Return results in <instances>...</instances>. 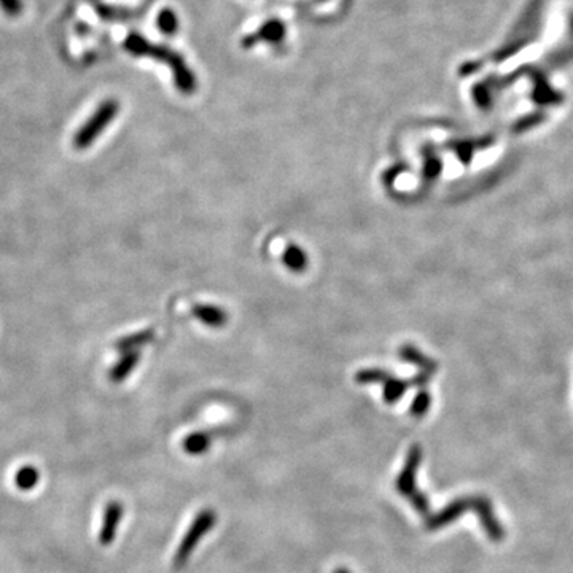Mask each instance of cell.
Here are the masks:
<instances>
[{"instance_id":"obj_13","label":"cell","mask_w":573,"mask_h":573,"mask_svg":"<svg viewBox=\"0 0 573 573\" xmlns=\"http://www.w3.org/2000/svg\"><path fill=\"white\" fill-rule=\"evenodd\" d=\"M284 261H285V265L292 269V271H302L307 263V258H306V255L302 253V250L293 246L285 250Z\"/></svg>"},{"instance_id":"obj_19","label":"cell","mask_w":573,"mask_h":573,"mask_svg":"<svg viewBox=\"0 0 573 573\" xmlns=\"http://www.w3.org/2000/svg\"><path fill=\"white\" fill-rule=\"evenodd\" d=\"M160 26L164 32H170L174 29V16L169 11H164L160 18Z\"/></svg>"},{"instance_id":"obj_14","label":"cell","mask_w":573,"mask_h":573,"mask_svg":"<svg viewBox=\"0 0 573 573\" xmlns=\"http://www.w3.org/2000/svg\"><path fill=\"white\" fill-rule=\"evenodd\" d=\"M388 378L391 376L381 370H365L357 374V381L360 384H382V382L386 384Z\"/></svg>"},{"instance_id":"obj_5","label":"cell","mask_w":573,"mask_h":573,"mask_svg":"<svg viewBox=\"0 0 573 573\" xmlns=\"http://www.w3.org/2000/svg\"><path fill=\"white\" fill-rule=\"evenodd\" d=\"M473 511L478 515L489 540H492V542H502L505 538V529L496 518V515H493V508L489 500L483 496H475V508H473Z\"/></svg>"},{"instance_id":"obj_16","label":"cell","mask_w":573,"mask_h":573,"mask_svg":"<svg viewBox=\"0 0 573 573\" xmlns=\"http://www.w3.org/2000/svg\"><path fill=\"white\" fill-rule=\"evenodd\" d=\"M401 355H403V359L405 360H410V361H413V364H418V365H422V366H427V368H435V365L432 364V361H429L427 359H424V355H420L416 349H413V347H405L403 351H401ZM435 371V370H433Z\"/></svg>"},{"instance_id":"obj_2","label":"cell","mask_w":573,"mask_h":573,"mask_svg":"<svg viewBox=\"0 0 573 573\" xmlns=\"http://www.w3.org/2000/svg\"><path fill=\"white\" fill-rule=\"evenodd\" d=\"M118 111H120V104L115 99H107L94 110L87 121H84L80 129L74 134L72 145L77 150H87L96 142V139L101 136L109 124L115 120Z\"/></svg>"},{"instance_id":"obj_10","label":"cell","mask_w":573,"mask_h":573,"mask_svg":"<svg viewBox=\"0 0 573 573\" xmlns=\"http://www.w3.org/2000/svg\"><path fill=\"white\" fill-rule=\"evenodd\" d=\"M210 447V435L204 432L191 433L183 440V449L191 456H200L202 452H207Z\"/></svg>"},{"instance_id":"obj_3","label":"cell","mask_w":573,"mask_h":573,"mask_svg":"<svg viewBox=\"0 0 573 573\" xmlns=\"http://www.w3.org/2000/svg\"><path fill=\"white\" fill-rule=\"evenodd\" d=\"M217 521V515L214 510L206 508L197 513V516L195 518V521L191 523L190 529L187 530L185 537L179 545V548L175 551L174 556V567L182 569L183 565L188 562L190 556L193 555V551L196 548V545L200 543V540L206 535V533L212 529Z\"/></svg>"},{"instance_id":"obj_11","label":"cell","mask_w":573,"mask_h":573,"mask_svg":"<svg viewBox=\"0 0 573 573\" xmlns=\"http://www.w3.org/2000/svg\"><path fill=\"white\" fill-rule=\"evenodd\" d=\"M38 479H40V473L36 469V466L32 465H26L21 466V469L18 470L16 476H15V483L18 486V489L21 491H31L34 489L37 486Z\"/></svg>"},{"instance_id":"obj_6","label":"cell","mask_w":573,"mask_h":573,"mask_svg":"<svg viewBox=\"0 0 573 573\" xmlns=\"http://www.w3.org/2000/svg\"><path fill=\"white\" fill-rule=\"evenodd\" d=\"M121 516H123V505L120 502H110L105 506L101 532H99V543L107 546L114 542L116 537L118 525H120L121 521Z\"/></svg>"},{"instance_id":"obj_1","label":"cell","mask_w":573,"mask_h":573,"mask_svg":"<svg viewBox=\"0 0 573 573\" xmlns=\"http://www.w3.org/2000/svg\"><path fill=\"white\" fill-rule=\"evenodd\" d=\"M420 464H422V447L419 444H413L411 449L406 454V462L403 470H401L397 481H395V487H397V491L401 496L410 500L414 510H416L419 515H429L430 510L429 500H427L424 493L418 491L416 487V475Z\"/></svg>"},{"instance_id":"obj_4","label":"cell","mask_w":573,"mask_h":573,"mask_svg":"<svg viewBox=\"0 0 573 573\" xmlns=\"http://www.w3.org/2000/svg\"><path fill=\"white\" fill-rule=\"evenodd\" d=\"M475 508V496L473 497H462L452 500L449 505H446L443 510L435 513L433 516L427 519V529L429 530H438L441 527L451 524L456 521L466 511H473Z\"/></svg>"},{"instance_id":"obj_12","label":"cell","mask_w":573,"mask_h":573,"mask_svg":"<svg viewBox=\"0 0 573 573\" xmlns=\"http://www.w3.org/2000/svg\"><path fill=\"white\" fill-rule=\"evenodd\" d=\"M411 387V384H408V381H393L392 378H388L384 387V400L387 403H395L398 401L403 393Z\"/></svg>"},{"instance_id":"obj_7","label":"cell","mask_w":573,"mask_h":573,"mask_svg":"<svg viewBox=\"0 0 573 573\" xmlns=\"http://www.w3.org/2000/svg\"><path fill=\"white\" fill-rule=\"evenodd\" d=\"M139 361H141L139 351L123 354V357L110 368V373H109L110 381L115 382V384H121L124 379L131 376V373L134 371V368L137 366Z\"/></svg>"},{"instance_id":"obj_20","label":"cell","mask_w":573,"mask_h":573,"mask_svg":"<svg viewBox=\"0 0 573 573\" xmlns=\"http://www.w3.org/2000/svg\"><path fill=\"white\" fill-rule=\"evenodd\" d=\"M333 573H351L347 569H336Z\"/></svg>"},{"instance_id":"obj_18","label":"cell","mask_w":573,"mask_h":573,"mask_svg":"<svg viewBox=\"0 0 573 573\" xmlns=\"http://www.w3.org/2000/svg\"><path fill=\"white\" fill-rule=\"evenodd\" d=\"M440 170H441V163L437 160V158H435L433 155L427 156V160H425V177H427V179H429V180L435 179V177L440 174Z\"/></svg>"},{"instance_id":"obj_8","label":"cell","mask_w":573,"mask_h":573,"mask_svg":"<svg viewBox=\"0 0 573 573\" xmlns=\"http://www.w3.org/2000/svg\"><path fill=\"white\" fill-rule=\"evenodd\" d=\"M153 339H155V330L148 328V330H142V332H137L133 334L123 336V338H120L115 342L114 347L116 349V351L126 354V352H133V351H137L139 347L150 344Z\"/></svg>"},{"instance_id":"obj_9","label":"cell","mask_w":573,"mask_h":573,"mask_svg":"<svg viewBox=\"0 0 573 573\" xmlns=\"http://www.w3.org/2000/svg\"><path fill=\"white\" fill-rule=\"evenodd\" d=\"M193 314L201 322H204V324L210 325V327H222L227 322V315H225V312L222 311L220 307L197 305L193 309Z\"/></svg>"},{"instance_id":"obj_15","label":"cell","mask_w":573,"mask_h":573,"mask_svg":"<svg viewBox=\"0 0 573 573\" xmlns=\"http://www.w3.org/2000/svg\"><path fill=\"white\" fill-rule=\"evenodd\" d=\"M430 403H432L430 395L427 393L425 391L419 392V395H418V397H416V400L413 401V406H411V416H414V418H422L424 414H425L427 411H429Z\"/></svg>"},{"instance_id":"obj_17","label":"cell","mask_w":573,"mask_h":573,"mask_svg":"<svg viewBox=\"0 0 573 573\" xmlns=\"http://www.w3.org/2000/svg\"><path fill=\"white\" fill-rule=\"evenodd\" d=\"M0 6L6 16H19L23 11L21 0H0Z\"/></svg>"}]
</instances>
